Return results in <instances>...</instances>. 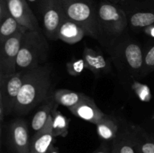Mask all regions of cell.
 Here are the masks:
<instances>
[{"mask_svg":"<svg viewBox=\"0 0 154 153\" xmlns=\"http://www.w3.org/2000/svg\"><path fill=\"white\" fill-rule=\"evenodd\" d=\"M52 69L48 64L26 71L25 79L20 91L14 112L24 116L39 104L51 98Z\"/></svg>","mask_w":154,"mask_h":153,"instance_id":"cell-1","label":"cell"},{"mask_svg":"<svg viewBox=\"0 0 154 153\" xmlns=\"http://www.w3.org/2000/svg\"><path fill=\"white\" fill-rule=\"evenodd\" d=\"M48 54L49 44L42 31L27 30L21 40L17 71H27L42 65Z\"/></svg>","mask_w":154,"mask_h":153,"instance_id":"cell-2","label":"cell"},{"mask_svg":"<svg viewBox=\"0 0 154 153\" xmlns=\"http://www.w3.org/2000/svg\"><path fill=\"white\" fill-rule=\"evenodd\" d=\"M65 15L81 26L87 35L97 38L99 32L97 8L92 0H61Z\"/></svg>","mask_w":154,"mask_h":153,"instance_id":"cell-3","label":"cell"},{"mask_svg":"<svg viewBox=\"0 0 154 153\" xmlns=\"http://www.w3.org/2000/svg\"><path fill=\"white\" fill-rule=\"evenodd\" d=\"M99 28H102L112 35L121 34L128 24L123 9L110 2H102L97 8Z\"/></svg>","mask_w":154,"mask_h":153,"instance_id":"cell-4","label":"cell"},{"mask_svg":"<svg viewBox=\"0 0 154 153\" xmlns=\"http://www.w3.org/2000/svg\"><path fill=\"white\" fill-rule=\"evenodd\" d=\"M41 9L45 34L52 40H57L59 28L66 17L61 0H42Z\"/></svg>","mask_w":154,"mask_h":153,"instance_id":"cell-5","label":"cell"},{"mask_svg":"<svg viewBox=\"0 0 154 153\" xmlns=\"http://www.w3.org/2000/svg\"><path fill=\"white\" fill-rule=\"evenodd\" d=\"M25 76L26 71H17L10 75L0 76V102L4 106L6 116L14 112Z\"/></svg>","mask_w":154,"mask_h":153,"instance_id":"cell-6","label":"cell"},{"mask_svg":"<svg viewBox=\"0 0 154 153\" xmlns=\"http://www.w3.org/2000/svg\"><path fill=\"white\" fill-rule=\"evenodd\" d=\"M26 32H18L0 44V76L10 75L17 72V60L21 40Z\"/></svg>","mask_w":154,"mask_h":153,"instance_id":"cell-7","label":"cell"},{"mask_svg":"<svg viewBox=\"0 0 154 153\" xmlns=\"http://www.w3.org/2000/svg\"><path fill=\"white\" fill-rule=\"evenodd\" d=\"M8 145L11 153H30L31 140L28 126L22 118H17L9 125Z\"/></svg>","mask_w":154,"mask_h":153,"instance_id":"cell-8","label":"cell"},{"mask_svg":"<svg viewBox=\"0 0 154 153\" xmlns=\"http://www.w3.org/2000/svg\"><path fill=\"white\" fill-rule=\"evenodd\" d=\"M11 15L27 30L42 31L26 0H5Z\"/></svg>","mask_w":154,"mask_h":153,"instance_id":"cell-9","label":"cell"},{"mask_svg":"<svg viewBox=\"0 0 154 153\" xmlns=\"http://www.w3.org/2000/svg\"><path fill=\"white\" fill-rule=\"evenodd\" d=\"M27 31L11 15L5 0H0V44L20 32Z\"/></svg>","mask_w":154,"mask_h":153,"instance_id":"cell-10","label":"cell"},{"mask_svg":"<svg viewBox=\"0 0 154 153\" xmlns=\"http://www.w3.org/2000/svg\"><path fill=\"white\" fill-rule=\"evenodd\" d=\"M69 110L78 118L94 124H97L105 115L98 107L93 99L87 95L78 104Z\"/></svg>","mask_w":154,"mask_h":153,"instance_id":"cell-11","label":"cell"},{"mask_svg":"<svg viewBox=\"0 0 154 153\" xmlns=\"http://www.w3.org/2000/svg\"><path fill=\"white\" fill-rule=\"evenodd\" d=\"M53 119L51 116L43 129L36 132L31 140L30 153H48L54 146V136L53 132Z\"/></svg>","mask_w":154,"mask_h":153,"instance_id":"cell-12","label":"cell"},{"mask_svg":"<svg viewBox=\"0 0 154 153\" xmlns=\"http://www.w3.org/2000/svg\"><path fill=\"white\" fill-rule=\"evenodd\" d=\"M86 35L85 30L81 26L66 16L59 28L57 38L69 44H74L81 41Z\"/></svg>","mask_w":154,"mask_h":153,"instance_id":"cell-13","label":"cell"},{"mask_svg":"<svg viewBox=\"0 0 154 153\" xmlns=\"http://www.w3.org/2000/svg\"><path fill=\"white\" fill-rule=\"evenodd\" d=\"M82 58L85 62L87 70L93 72L95 76H100L108 71L109 64L105 57L91 48H84Z\"/></svg>","mask_w":154,"mask_h":153,"instance_id":"cell-14","label":"cell"},{"mask_svg":"<svg viewBox=\"0 0 154 153\" xmlns=\"http://www.w3.org/2000/svg\"><path fill=\"white\" fill-rule=\"evenodd\" d=\"M123 57L132 72L141 74L143 68L144 55L141 46L135 43H128L123 47Z\"/></svg>","mask_w":154,"mask_h":153,"instance_id":"cell-15","label":"cell"},{"mask_svg":"<svg viewBox=\"0 0 154 153\" xmlns=\"http://www.w3.org/2000/svg\"><path fill=\"white\" fill-rule=\"evenodd\" d=\"M96 126L98 135L103 142L114 140L118 135V125L117 122L108 116L105 115Z\"/></svg>","mask_w":154,"mask_h":153,"instance_id":"cell-16","label":"cell"},{"mask_svg":"<svg viewBox=\"0 0 154 153\" xmlns=\"http://www.w3.org/2000/svg\"><path fill=\"white\" fill-rule=\"evenodd\" d=\"M86 94L81 92L71 91V90L61 88L54 92L53 98L57 104L66 106L68 109L74 107L82 101L86 97Z\"/></svg>","mask_w":154,"mask_h":153,"instance_id":"cell-17","label":"cell"},{"mask_svg":"<svg viewBox=\"0 0 154 153\" xmlns=\"http://www.w3.org/2000/svg\"><path fill=\"white\" fill-rule=\"evenodd\" d=\"M132 137L137 153H154V140L149 136L141 128H132Z\"/></svg>","mask_w":154,"mask_h":153,"instance_id":"cell-18","label":"cell"},{"mask_svg":"<svg viewBox=\"0 0 154 153\" xmlns=\"http://www.w3.org/2000/svg\"><path fill=\"white\" fill-rule=\"evenodd\" d=\"M55 104L56 102L52 95V97L48 100L45 104L42 105L40 109L35 113L32 119L31 126L35 133L43 129L46 125Z\"/></svg>","mask_w":154,"mask_h":153,"instance_id":"cell-19","label":"cell"},{"mask_svg":"<svg viewBox=\"0 0 154 153\" xmlns=\"http://www.w3.org/2000/svg\"><path fill=\"white\" fill-rule=\"evenodd\" d=\"M58 104L56 103L51 112L53 119V132L55 137H66L69 133L70 119L58 110Z\"/></svg>","mask_w":154,"mask_h":153,"instance_id":"cell-20","label":"cell"},{"mask_svg":"<svg viewBox=\"0 0 154 153\" xmlns=\"http://www.w3.org/2000/svg\"><path fill=\"white\" fill-rule=\"evenodd\" d=\"M113 144L117 147L119 153H137L131 131L123 132L117 135Z\"/></svg>","mask_w":154,"mask_h":153,"instance_id":"cell-21","label":"cell"},{"mask_svg":"<svg viewBox=\"0 0 154 153\" xmlns=\"http://www.w3.org/2000/svg\"><path fill=\"white\" fill-rule=\"evenodd\" d=\"M129 22L134 28H147L154 24V11H140L134 13L130 16Z\"/></svg>","mask_w":154,"mask_h":153,"instance_id":"cell-22","label":"cell"},{"mask_svg":"<svg viewBox=\"0 0 154 153\" xmlns=\"http://www.w3.org/2000/svg\"><path fill=\"white\" fill-rule=\"evenodd\" d=\"M86 69L87 68L83 58L71 60L66 63V70L72 76H78Z\"/></svg>","mask_w":154,"mask_h":153,"instance_id":"cell-23","label":"cell"},{"mask_svg":"<svg viewBox=\"0 0 154 153\" xmlns=\"http://www.w3.org/2000/svg\"><path fill=\"white\" fill-rule=\"evenodd\" d=\"M154 69V45L148 50L144 56V62L141 76H144Z\"/></svg>","mask_w":154,"mask_h":153,"instance_id":"cell-24","label":"cell"},{"mask_svg":"<svg viewBox=\"0 0 154 153\" xmlns=\"http://www.w3.org/2000/svg\"><path fill=\"white\" fill-rule=\"evenodd\" d=\"M111 148H110L107 142H103V143L101 144L100 146L93 153H111Z\"/></svg>","mask_w":154,"mask_h":153,"instance_id":"cell-25","label":"cell"},{"mask_svg":"<svg viewBox=\"0 0 154 153\" xmlns=\"http://www.w3.org/2000/svg\"><path fill=\"white\" fill-rule=\"evenodd\" d=\"M143 31H144V34L146 35L149 36V37L152 38H154V24L147 27V28H144Z\"/></svg>","mask_w":154,"mask_h":153,"instance_id":"cell-26","label":"cell"},{"mask_svg":"<svg viewBox=\"0 0 154 153\" xmlns=\"http://www.w3.org/2000/svg\"><path fill=\"white\" fill-rule=\"evenodd\" d=\"M48 153H60V152H59L58 148H57V147H55L54 146H53L52 148H51V149H50V151L48 152Z\"/></svg>","mask_w":154,"mask_h":153,"instance_id":"cell-27","label":"cell"},{"mask_svg":"<svg viewBox=\"0 0 154 153\" xmlns=\"http://www.w3.org/2000/svg\"><path fill=\"white\" fill-rule=\"evenodd\" d=\"M111 153H119V152H118V151H117V147H116V146H115V145H114V144H113L112 148H111Z\"/></svg>","mask_w":154,"mask_h":153,"instance_id":"cell-28","label":"cell"},{"mask_svg":"<svg viewBox=\"0 0 154 153\" xmlns=\"http://www.w3.org/2000/svg\"><path fill=\"white\" fill-rule=\"evenodd\" d=\"M26 1L29 3H35V2H38V0H26Z\"/></svg>","mask_w":154,"mask_h":153,"instance_id":"cell-29","label":"cell"},{"mask_svg":"<svg viewBox=\"0 0 154 153\" xmlns=\"http://www.w3.org/2000/svg\"><path fill=\"white\" fill-rule=\"evenodd\" d=\"M112 1H114V2H117L120 1V0H112Z\"/></svg>","mask_w":154,"mask_h":153,"instance_id":"cell-30","label":"cell"},{"mask_svg":"<svg viewBox=\"0 0 154 153\" xmlns=\"http://www.w3.org/2000/svg\"><path fill=\"white\" fill-rule=\"evenodd\" d=\"M153 1H154V0H153Z\"/></svg>","mask_w":154,"mask_h":153,"instance_id":"cell-31","label":"cell"}]
</instances>
